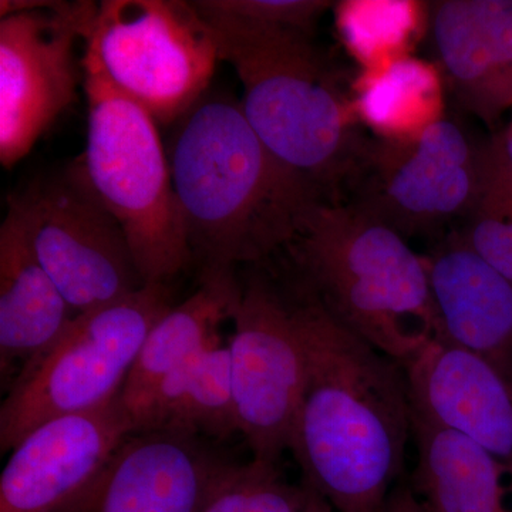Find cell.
Masks as SVG:
<instances>
[{
    "label": "cell",
    "mask_w": 512,
    "mask_h": 512,
    "mask_svg": "<svg viewBox=\"0 0 512 512\" xmlns=\"http://www.w3.org/2000/svg\"><path fill=\"white\" fill-rule=\"evenodd\" d=\"M457 234L512 281V167L498 133L484 143L477 198Z\"/></svg>",
    "instance_id": "23"
},
{
    "label": "cell",
    "mask_w": 512,
    "mask_h": 512,
    "mask_svg": "<svg viewBox=\"0 0 512 512\" xmlns=\"http://www.w3.org/2000/svg\"><path fill=\"white\" fill-rule=\"evenodd\" d=\"M136 433L120 394L87 412L47 420L13 448L0 476V512H62Z\"/></svg>",
    "instance_id": "12"
},
{
    "label": "cell",
    "mask_w": 512,
    "mask_h": 512,
    "mask_svg": "<svg viewBox=\"0 0 512 512\" xmlns=\"http://www.w3.org/2000/svg\"><path fill=\"white\" fill-rule=\"evenodd\" d=\"M426 256L441 335L480 356L512 386V281L457 231Z\"/></svg>",
    "instance_id": "16"
},
{
    "label": "cell",
    "mask_w": 512,
    "mask_h": 512,
    "mask_svg": "<svg viewBox=\"0 0 512 512\" xmlns=\"http://www.w3.org/2000/svg\"><path fill=\"white\" fill-rule=\"evenodd\" d=\"M416 2H340L336 28L362 70L410 56V46L427 28V6Z\"/></svg>",
    "instance_id": "22"
},
{
    "label": "cell",
    "mask_w": 512,
    "mask_h": 512,
    "mask_svg": "<svg viewBox=\"0 0 512 512\" xmlns=\"http://www.w3.org/2000/svg\"><path fill=\"white\" fill-rule=\"evenodd\" d=\"M306 487H308V498L302 512H336L318 491L313 490L311 485L306 484Z\"/></svg>",
    "instance_id": "27"
},
{
    "label": "cell",
    "mask_w": 512,
    "mask_h": 512,
    "mask_svg": "<svg viewBox=\"0 0 512 512\" xmlns=\"http://www.w3.org/2000/svg\"><path fill=\"white\" fill-rule=\"evenodd\" d=\"M229 340L238 430L254 460L278 464L289 450L306 382V355L292 296L264 275L242 284Z\"/></svg>",
    "instance_id": "10"
},
{
    "label": "cell",
    "mask_w": 512,
    "mask_h": 512,
    "mask_svg": "<svg viewBox=\"0 0 512 512\" xmlns=\"http://www.w3.org/2000/svg\"><path fill=\"white\" fill-rule=\"evenodd\" d=\"M210 8L266 25L312 33L315 23L335 3L325 0H205Z\"/></svg>",
    "instance_id": "25"
},
{
    "label": "cell",
    "mask_w": 512,
    "mask_h": 512,
    "mask_svg": "<svg viewBox=\"0 0 512 512\" xmlns=\"http://www.w3.org/2000/svg\"><path fill=\"white\" fill-rule=\"evenodd\" d=\"M82 63L87 136L77 167L119 222L144 284H168L194 261L156 120L114 87L92 55L84 52Z\"/></svg>",
    "instance_id": "5"
},
{
    "label": "cell",
    "mask_w": 512,
    "mask_h": 512,
    "mask_svg": "<svg viewBox=\"0 0 512 512\" xmlns=\"http://www.w3.org/2000/svg\"><path fill=\"white\" fill-rule=\"evenodd\" d=\"M173 308L168 284L76 313L59 338L20 367L0 407V450L40 424L96 409L123 390L148 333Z\"/></svg>",
    "instance_id": "6"
},
{
    "label": "cell",
    "mask_w": 512,
    "mask_h": 512,
    "mask_svg": "<svg viewBox=\"0 0 512 512\" xmlns=\"http://www.w3.org/2000/svg\"><path fill=\"white\" fill-rule=\"evenodd\" d=\"M306 498V484H289L276 464L229 463L200 512H302Z\"/></svg>",
    "instance_id": "24"
},
{
    "label": "cell",
    "mask_w": 512,
    "mask_h": 512,
    "mask_svg": "<svg viewBox=\"0 0 512 512\" xmlns=\"http://www.w3.org/2000/svg\"><path fill=\"white\" fill-rule=\"evenodd\" d=\"M167 154L201 275L265 261L329 201L265 147L239 101L202 99L180 120Z\"/></svg>",
    "instance_id": "2"
},
{
    "label": "cell",
    "mask_w": 512,
    "mask_h": 512,
    "mask_svg": "<svg viewBox=\"0 0 512 512\" xmlns=\"http://www.w3.org/2000/svg\"><path fill=\"white\" fill-rule=\"evenodd\" d=\"M228 464L191 434L134 433L62 512H200Z\"/></svg>",
    "instance_id": "13"
},
{
    "label": "cell",
    "mask_w": 512,
    "mask_h": 512,
    "mask_svg": "<svg viewBox=\"0 0 512 512\" xmlns=\"http://www.w3.org/2000/svg\"><path fill=\"white\" fill-rule=\"evenodd\" d=\"M192 5L220 60L237 73L242 111L265 147L329 201L342 202L370 138L312 33L225 15L205 0Z\"/></svg>",
    "instance_id": "3"
},
{
    "label": "cell",
    "mask_w": 512,
    "mask_h": 512,
    "mask_svg": "<svg viewBox=\"0 0 512 512\" xmlns=\"http://www.w3.org/2000/svg\"><path fill=\"white\" fill-rule=\"evenodd\" d=\"M444 90L436 63L406 56L362 70L352 86L353 109L376 138L404 140L446 117Z\"/></svg>",
    "instance_id": "21"
},
{
    "label": "cell",
    "mask_w": 512,
    "mask_h": 512,
    "mask_svg": "<svg viewBox=\"0 0 512 512\" xmlns=\"http://www.w3.org/2000/svg\"><path fill=\"white\" fill-rule=\"evenodd\" d=\"M96 3L60 2L0 18V163L12 168L72 106L84 82L76 46Z\"/></svg>",
    "instance_id": "11"
},
{
    "label": "cell",
    "mask_w": 512,
    "mask_h": 512,
    "mask_svg": "<svg viewBox=\"0 0 512 512\" xmlns=\"http://www.w3.org/2000/svg\"><path fill=\"white\" fill-rule=\"evenodd\" d=\"M84 52L156 120H181L202 100L220 62L195 6L180 0H103L83 28Z\"/></svg>",
    "instance_id": "7"
},
{
    "label": "cell",
    "mask_w": 512,
    "mask_h": 512,
    "mask_svg": "<svg viewBox=\"0 0 512 512\" xmlns=\"http://www.w3.org/2000/svg\"><path fill=\"white\" fill-rule=\"evenodd\" d=\"M427 29L448 92L494 127L512 109V0L431 2Z\"/></svg>",
    "instance_id": "15"
},
{
    "label": "cell",
    "mask_w": 512,
    "mask_h": 512,
    "mask_svg": "<svg viewBox=\"0 0 512 512\" xmlns=\"http://www.w3.org/2000/svg\"><path fill=\"white\" fill-rule=\"evenodd\" d=\"M412 488L430 512H512L507 471L473 440L412 410Z\"/></svg>",
    "instance_id": "19"
},
{
    "label": "cell",
    "mask_w": 512,
    "mask_h": 512,
    "mask_svg": "<svg viewBox=\"0 0 512 512\" xmlns=\"http://www.w3.org/2000/svg\"><path fill=\"white\" fill-rule=\"evenodd\" d=\"M285 249L298 284L400 365L441 335L426 256L348 202H318Z\"/></svg>",
    "instance_id": "4"
},
{
    "label": "cell",
    "mask_w": 512,
    "mask_h": 512,
    "mask_svg": "<svg viewBox=\"0 0 512 512\" xmlns=\"http://www.w3.org/2000/svg\"><path fill=\"white\" fill-rule=\"evenodd\" d=\"M483 146L450 117L404 140L370 138L342 202L407 241L433 237L473 208Z\"/></svg>",
    "instance_id": "8"
},
{
    "label": "cell",
    "mask_w": 512,
    "mask_h": 512,
    "mask_svg": "<svg viewBox=\"0 0 512 512\" xmlns=\"http://www.w3.org/2000/svg\"><path fill=\"white\" fill-rule=\"evenodd\" d=\"M412 410L487 450L512 494V386L480 356L439 335L406 363Z\"/></svg>",
    "instance_id": "14"
},
{
    "label": "cell",
    "mask_w": 512,
    "mask_h": 512,
    "mask_svg": "<svg viewBox=\"0 0 512 512\" xmlns=\"http://www.w3.org/2000/svg\"><path fill=\"white\" fill-rule=\"evenodd\" d=\"M241 292L234 271L202 274L200 288L153 326L120 393L134 424L165 377L221 339Z\"/></svg>",
    "instance_id": "18"
},
{
    "label": "cell",
    "mask_w": 512,
    "mask_h": 512,
    "mask_svg": "<svg viewBox=\"0 0 512 512\" xmlns=\"http://www.w3.org/2000/svg\"><path fill=\"white\" fill-rule=\"evenodd\" d=\"M73 309L37 258L18 211L0 227V367L10 373L59 338Z\"/></svg>",
    "instance_id": "17"
},
{
    "label": "cell",
    "mask_w": 512,
    "mask_h": 512,
    "mask_svg": "<svg viewBox=\"0 0 512 512\" xmlns=\"http://www.w3.org/2000/svg\"><path fill=\"white\" fill-rule=\"evenodd\" d=\"M306 382L292 451L303 483L336 512H382L412 440L404 367L350 332L298 284Z\"/></svg>",
    "instance_id": "1"
},
{
    "label": "cell",
    "mask_w": 512,
    "mask_h": 512,
    "mask_svg": "<svg viewBox=\"0 0 512 512\" xmlns=\"http://www.w3.org/2000/svg\"><path fill=\"white\" fill-rule=\"evenodd\" d=\"M382 512H430L412 485L399 483L387 497Z\"/></svg>",
    "instance_id": "26"
},
{
    "label": "cell",
    "mask_w": 512,
    "mask_h": 512,
    "mask_svg": "<svg viewBox=\"0 0 512 512\" xmlns=\"http://www.w3.org/2000/svg\"><path fill=\"white\" fill-rule=\"evenodd\" d=\"M40 264L76 313L126 298L144 281L119 222L76 161L10 195Z\"/></svg>",
    "instance_id": "9"
},
{
    "label": "cell",
    "mask_w": 512,
    "mask_h": 512,
    "mask_svg": "<svg viewBox=\"0 0 512 512\" xmlns=\"http://www.w3.org/2000/svg\"><path fill=\"white\" fill-rule=\"evenodd\" d=\"M136 427V433L170 430L221 440L239 433L228 345L218 339L165 377Z\"/></svg>",
    "instance_id": "20"
},
{
    "label": "cell",
    "mask_w": 512,
    "mask_h": 512,
    "mask_svg": "<svg viewBox=\"0 0 512 512\" xmlns=\"http://www.w3.org/2000/svg\"><path fill=\"white\" fill-rule=\"evenodd\" d=\"M501 140V146H503L505 157H507L508 163L512 167V117L508 126L505 127L504 131L498 133Z\"/></svg>",
    "instance_id": "28"
}]
</instances>
